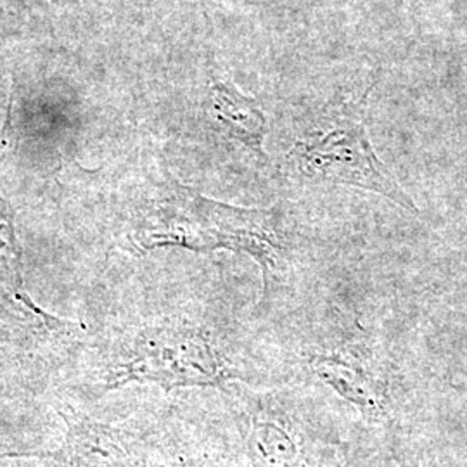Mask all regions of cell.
<instances>
[{"label": "cell", "instance_id": "1", "mask_svg": "<svg viewBox=\"0 0 467 467\" xmlns=\"http://www.w3.org/2000/svg\"><path fill=\"white\" fill-rule=\"evenodd\" d=\"M175 210L150 229L144 237L146 246L179 244L191 250L246 253L260 267L264 301L268 300L287 251L275 210L235 208L202 198H189Z\"/></svg>", "mask_w": 467, "mask_h": 467}, {"label": "cell", "instance_id": "2", "mask_svg": "<svg viewBox=\"0 0 467 467\" xmlns=\"http://www.w3.org/2000/svg\"><path fill=\"white\" fill-rule=\"evenodd\" d=\"M368 90L357 99L329 108L289 152L298 173L320 182L353 185L378 192L410 213H419L370 144L366 117Z\"/></svg>", "mask_w": 467, "mask_h": 467}, {"label": "cell", "instance_id": "3", "mask_svg": "<svg viewBox=\"0 0 467 467\" xmlns=\"http://www.w3.org/2000/svg\"><path fill=\"white\" fill-rule=\"evenodd\" d=\"M129 378L150 379L167 388L218 386L231 378V372L200 329L160 327L137 341Z\"/></svg>", "mask_w": 467, "mask_h": 467}, {"label": "cell", "instance_id": "4", "mask_svg": "<svg viewBox=\"0 0 467 467\" xmlns=\"http://www.w3.org/2000/svg\"><path fill=\"white\" fill-rule=\"evenodd\" d=\"M310 368L326 386L353 405L374 426L393 428L389 386L383 376L357 357L347 353H316Z\"/></svg>", "mask_w": 467, "mask_h": 467}, {"label": "cell", "instance_id": "5", "mask_svg": "<svg viewBox=\"0 0 467 467\" xmlns=\"http://www.w3.org/2000/svg\"><path fill=\"white\" fill-rule=\"evenodd\" d=\"M212 117L220 130L264 158V144L268 134V121L260 104L244 96L229 80H215L212 84Z\"/></svg>", "mask_w": 467, "mask_h": 467}, {"label": "cell", "instance_id": "6", "mask_svg": "<svg viewBox=\"0 0 467 467\" xmlns=\"http://www.w3.org/2000/svg\"><path fill=\"white\" fill-rule=\"evenodd\" d=\"M246 453L250 467H305L300 443L289 424L267 412L248 418Z\"/></svg>", "mask_w": 467, "mask_h": 467}, {"label": "cell", "instance_id": "7", "mask_svg": "<svg viewBox=\"0 0 467 467\" xmlns=\"http://www.w3.org/2000/svg\"><path fill=\"white\" fill-rule=\"evenodd\" d=\"M389 449H391L393 459H395V462L399 464V467H407L405 461H403V453H401L400 443H399V440H397L395 436L391 438V445H389Z\"/></svg>", "mask_w": 467, "mask_h": 467}]
</instances>
